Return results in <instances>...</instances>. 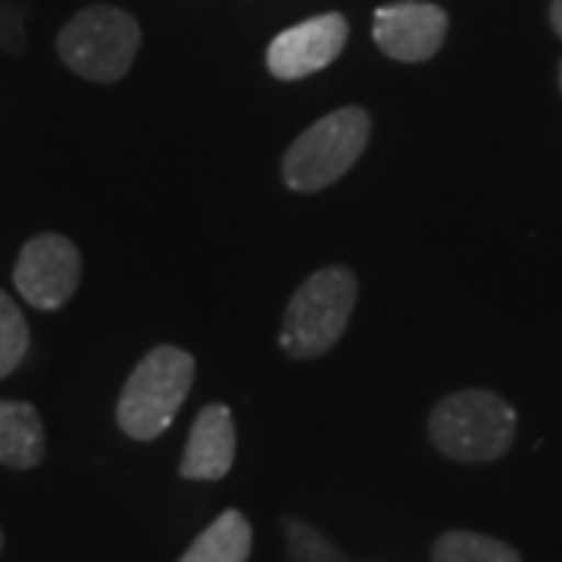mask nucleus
I'll use <instances>...</instances> for the list:
<instances>
[{"mask_svg": "<svg viewBox=\"0 0 562 562\" xmlns=\"http://www.w3.org/2000/svg\"><path fill=\"white\" fill-rule=\"evenodd\" d=\"M288 535V562H344L341 550H335L328 538L306 522H284Z\"/></svg>", "mask_w": 562, "mask_h": 562, "instance_id": "14", "label": "nucleus"}, {"mask_svg": "<svg viewBox=\"0 0 562 562\" xmlns=\"http://www.w3.org/2000/svg\"><path fill=\"white\" fill-rule=\"evenodd\" d=\"M250 543H254L250 522L238 509H228L188 547V553L179 562H247Z\"/></svg>", "mask_w": 562, "mask_h": 562, "instance_id": "11", "label": "nucleus"}, {"mask_svg": "<svg viewBox=\"0 0 562 562\" xmlns=\"http://www.w3.org/2000/svg\"><path fill=\"white\" fill-rule=\"evenodd\" d=\"M235 419L232 409L225 403L203 406L198 419L191 425V435L184 443V457H181V479L191 482H220L228 475L232 462H235Z\"/></svg>", "mask_w": 562, "mask_h": 562, "instance_id": "9", "label": "nucleus"}, {"mask_svg": "<svg viewBox=\"0 0 562 562\" xmlns=\"http://www.w3.org/2000/svg\"><path fill=\"white\" fill-rule=\"evenodd\" d=\"M435 562H522L509 543L475 535V531H447L435 541Z\"/></svg>", "mask_w": 562, "mask_h": 562, "instance_id": "12", "label": "nucleus"}, {"mask_svg": "<svg viewBox=\"0 0 562 562\" xmlns=\"http://www.w3.org/2000/svg\"><path fill=\"white\" fill-rule=\"evenodd\" d=\"M431 443L460 462H491L516 441V409L491 391H457L428 419Z\"/></svg>", "mask_w": 562, "mask_h": 562, "instance_id": "5", "label": "nucleus"}, {"mask_svg": "<svg viewBox=\"0 0 562 562\" xmlns=\"http://www.w3.org/2000/svg\"><path fill=\"white\" fill-rule=\"evenodd\" d=\"M81 281V254L66 235H35L22 244L16 266H13V284L20 297L35 310H60L63 303L72 301Z\"/></svg>", "mask_w": 562, "mask_h": 562, "instance_id": "6", "label": "nucleus"}, {"mask_svg": "<svg viewBox=\"0 0 562 562\" xmlns=\"http://www.w3.org/2000/svg\"><path fill=\"white\" fill-rule=\"evenodd\" d=\"M447 25H450L447 13L438 3L403 0V3H387L375 10L372 38L391 60L425 63L443 47Z\"/></svg>", "mask_w": 562, "mask_h": 562, "instance_id": "8", "label": "nucleus"}, {"mask_svg": "<svg viewBox=\"0 0 562 562\" xmlns=\"http://www.w3.org/2000/svg\"><path fill=\"white\" fill-rule=\"evenodd\" d=\"M44 460V422L32 403L0 401V465L35 469Z\"/></svg>", "mask_w": 562, "mask_h": 562, "instance_id": "10", "label": "nucleus"}, {"mask_svg": "<svg viewBox=\"0 0 562 562\" xmlns=\"http://www.w3.org/2000/svg\"><path fill=\"white\" fill-rule=\"evenodd\" d=\"M550 25H553V32L562 38V0L550 3Z\"/></svg>", "mask_w": 562, "mask_h": 562, "instance_id": "15", "label": "nucleus"}, {"mask_svg": "<svg viewBox=\"0 0 562 562\" xmlns=\"http://www.w3.org/2000/svg\"><path fill=\"white\" fill-rule=\"evenodd\" d=\"M198 362L188 350L162 344L132 369L116 403V422L135 441H154L176 422L188 401Z\"/></svg>", "mask_w": 562, "mask_h": 562, "instance_id": "1", "label": "nucleus"}, {"mask_svg": "<svg viewBox=\"0 0 562 562\" xmlns=\"http://www.w3.org/2000/svg\"><path fill=\"white\" fill-rule=\"evenodd\" d=\"M560 91H562V63H560Z\"/></svg>", "mask_w": 562, "mask_h": 562, "instance_id": "16", "label": "nucleus"}, {"mask_svg": "<svg viewBox=\"0 0 562 562\" xmlns=\"http://www.w3.org/2000/svg\"><path fill=\"white\" fill-rule=\"evenodd\" d=\"M0 550H3V531H0Z\"/></svg>", "mask_w": 562, "mask_h": 562, "instance_id": "17", "label": "nucleus"}, {"mask_svg": "<svg viewBox=\"0 0 562 562\" xmlns=\"http://www.w3.org/2000/svg\"><path fill=\"white\" fill-rule=\"evenodd\" d=\"M140 50V25L120 7L94 3L79 10L57 35V54L66 69L98 85L125 79Z\"/></svg>", "mask_w": 562, "mask_h": 562, "instance_id": "4", "label": "nucleus"}, {"mask_svg": "<svg viewBox=\"0 0 562 562\" xmlns=\"http://www.w3.org/2000/svg\"><path fill=\"white\" fill-rule=\"evenodd\" d=\"M347 44V20L341 13H322L284 29L266 50L269 72L281 81H297L338 60Z\"/></svg>", "mask_w": 562, "mask_h": 562, "instance_id": "7", "label": "nucleus"}, {"mask_svg": "<svg viewBox=\"0 0 562 562\" xmlns=\"http://www.w3.org/2000/svg\"><path fill=\"white\" fill-rule=\"evenodd\" d=\"M29 322L7 291H0V379L13 375L29 353Z\"/></svg>", "mask_w": 562, "mask_h": 562, "instance_id": "13", "label": "nucleus"}, {"mask_svg": "<svg viewBox=\"0 0 562 562\" xmlns=\"http://www.w3.org/2000/svg\"><path fill=\"white\" fill-rule=\"evenodd\" d=\"M372 122L362 106H341L313 122L288 147L281 160V179L291 191L316 194L344 179L369 144Z\"/></svg>", "mask_w": 562, "mask_h": 562, "instance_id": "3", "label": "nucleus"}, {"mask_svg": "<svg viewBox=\"0 0 562 562\" xmlns=\"http://www.w3.org/2000/svg\"><path fill=\"white\" fill-rule=\"evenodd\" d=\"M360 297V281L347 266H325L297 288L281 325V350L313 360L341 341Z\"/></svg>", "mask_w": 562, "mask_h": 562, "instance_id": "2", "label": "nucleus"}]
</instances>
